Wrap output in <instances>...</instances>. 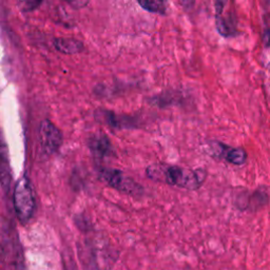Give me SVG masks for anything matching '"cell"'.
Masks as SVG:
<instances>
[{"mask_svg": "<svg viewBox=\"0 0 270 270\" xmlns=\"http://www.w3.org/2000/svg\"><path fill=\"white\" fill-rule=\"evenodd\" d=\"M146 175L154 182L165 183L187 190L199 189L205 181L203 170H191L184 167L155 163L146 169Z\"/></svg>", "mask_w": 270, "mask_h": 270, "instance_id": "obj_1", "label": "cell"}, {"mask_svg": "<svg viewBox=\"0 0 270 270\" xmlns=\"http://www.w3.org/2000/svg\"><path fill=\"white\" fill-rule=\"evenodd\" d=\"M14 207L18 219L28 222L35 210L34 192L29 177L23 176L14 189Z\"/></svg>", "mask_w": 270, "mask_h": 270, "instance_id": "obj_2", "label": "cell"}, {"mask_svg": "<svg viewBox=\"0 0 270 270\" xmlns=\"http://www.w3.org/2000/svg\"><path fill=\"white\" fill-rule=\"evenodd\" d=\"M102 181L115 190L129 195H141L143 188L134 179L117 169H102L99 173Z\"/></svg>", "mask_w": 270, "mask_h": 270, "instance_id": "obj_3", "label": "cell"}, {"mask_svg": "<svg viewBox=\"0 0 270 270\" xmlns=\"http://www.w3.org/2000/svg\"><path fill=\"white\" fill-rule=\"evenodd\" d=\"M209 151L214 157L225 159L228 163L236 166H241L246 163L248 155L242 148L230 147L220 141H212L209 143Z\"/></svg>", "mask_w": 270, "mask_h": 270, "instance_id": "obj_4", "label": "cell"}, {"mask_svg": "<svg viewBox=\"0 0 270 270\" xmlns=\"http://www.w3.org/2000/svg\"><path fill=\"white\" fill-rule=\"evenodd\" d=\"M39 137L44 150L48 153L56 152L63 143L61 131L48 119H45L40 123Z\"/></svg>", "mask_w": 270, "mask_h": 270, "instance_id": "obj_5", "label": "cell"}, {"mask_svg": "<svg viewBox=\"0 0 270 270\" xmlns=\"http://www.w3.org/2000/svg\"><path fill=\"white\" fill-rule=\"evenodd\" d=\"M96 119L115 129H132L138 128V120L136 117L128 115H119L109 110H98L96 111Z\"/></svg>", "mask_w": 270, "mask_h": 270, "instance_id": "obj_6", "label": "cell"}, {"mask_svg": "<svg viewBox=\"0 0 270 270\" xmlns=\"http://www.w3.org/2000/svg\"><path fill=\"white\" fill-rule=\"evenodd\" d=\"M11 182V172H10V164H9V154L8 148L4 136L0 131V185L5 189L10 186Z\"/></svg>", "mask_w": 270, "mask_h": 270, "instance_id": "obj_7", "label": "cell"}, {"mask_svg": "<svg viewBox=\"0 0 270 270\" xmlns=\"http://www.w3.org/2000/svg\"><path fill=\"white\" fill-rule=\"evenodd\" d=\"M89 147L91 149L92 153L98 158L109 156L113 151L111 141L105 134H97L92 136L89 141Z\"/></svg>", "mask_w": 270, "mask_h": 270, "instance_id": "obj_8", "label": "cell"}, {"mask_svg": "<svg viewBox=\"0 0 270 270\" xmlns=\"http://www.w3.org/2000/svg\"><path fill=\"white\" fill-rule=\"evenodd\" d=\"M54 47L60 53L68 54V55L77 54L84 51L82 43L75 38H56L54 40Z\"/></svg>", "mask_w": 270, "mask_h": 270, "instance_id": "obj_9", "label": "cell"}, {"mask_svg": "<svg viewBox=\"0 0 270 270\" xmlns=\"http://www.w3.org/2000/svg\"><path fill=\"white\" fill-rule=\"evenodd\" d=\"M217 29L224 37H231L237 34V29L231 16L225 17L222 12L217 13Z\"/></svg>", "mask_w": 270, "mask_h": 270, "instance_id": "obj_10", "label": "cell"}, {"mask_svg": "<svg viewBox=\"0 0 270 270\" xmlns=\"http://www.w3.org/2000/svg\"><path fill=\"white\" fill-rule=\"evenodd\" d=\"M246 206L243 209H250V210H258L265 206L268 203V194L266 191H255L251 193L246 201Z\"/></svg>", "mask_w": 270, "mask_h": 270, "instance_id": "obj_11", "label": "cell"}, {"mask_svg": "<svg viewBox=\"0 0 270 270\" xmlns=\"http://www.w3.org/2000/svg\"><path fill=\"white\" fill-rule=\"evenodd\" d=\"M139 6L148 12L165 14L167 9L166 0H137Z\"/></svg>", "mask_w": 270, "mask_h": 270, "instance_id": "obj_12", "label": "cell"}, {"mask_svg": "<svg viewBox=\"0 0 270 270\" xmlns=\"http://www.w3.org/2000/svg\"><path fill=\"white\" fill-rule=\"evenodd\" d=\"M41 3L43 0H20L19 7L24 12L28 13L37 9L41 5Z\"/></svg>", "mask_w": 270, "mask_h": 270, "instance_id": "obj_13", "label": "cell"}, {"mask_svg": "<svg viewBox=\"0 0 270 270\" xmlns=\"http://www.w3.org/2000/svg\"><path fill=\"white\" fill-rule=\"evenodd\" d=\"M68 4L74 9H82L88 6L89 0H67Z\"/></svg>", "mask_w": 270, "mask_h": 270, "instance_id": "obj_14", "label": "cell"}, {"mask_svg": "<svg viewBox=\"0 0 270 270\" xmlns=\"http://www.w3.org/2000/svg\"><path fill=\"white\" fill-rule=\"evenodd\" d=\"M265 46L266 47H270V32H266L265 33Z\"/></svg>", "mask_w": 270, "mask_h": 270, "instance_id": "obj_15", "label": "cell"}, {"mask_svg": "<svg viewBox=\"0 0 270 270\" xmlns=\"http://www.w3.org/2000/svg\"><path fill=\"white\" fill-rule=\"evenodd\" d=\"M183 3H184V4H186V3L189 4V3H190V0H183Z\"/></svg>", "mask_w": 270, "mask_h": 270, "instance_id": "obj_16", "label": "cell"}, {"mask_svg": "<svg viewBox=\"0 0 270 270\" xmlns=\"http://www.w3.org/2000/svg\"><path fill=\"white\" fill-rule=\"evenodd\" d=\"M267 69H268V70H269V71H270V64H269V65H268V66H267Z\"/></svg>", "mask_w": 270, "mask_h": 270, "instance_id": "obj_17", "label": "cell"}]
</instances>
